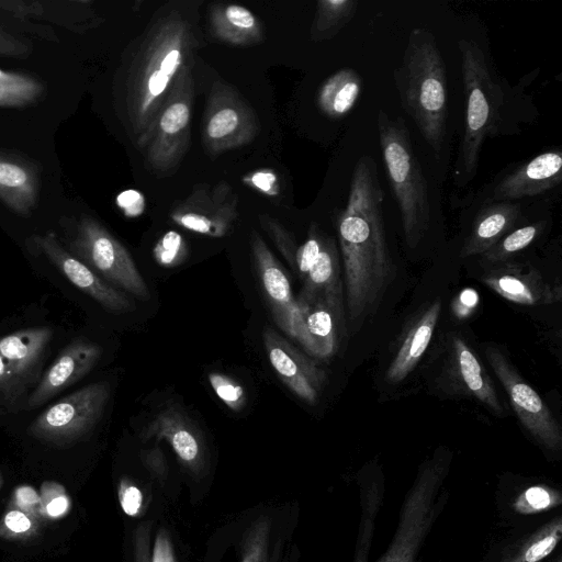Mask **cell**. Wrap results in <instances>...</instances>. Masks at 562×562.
<instances>
[{"label": "cell", "instance_id": "obj_9", "mask_svg": "<svg viewBox=\"0 0 562 562\" xmlns=\"http://www.w3.org/2000/svg\"><path fill=\"white\" fill-rule=\"evenodd\" d=\"M110 396L109 384L95 382L47 407L31 424V436L58 446L87 436L99 422Z\"/></svg>", "mask_w": 562, "mask_h": 562}, {"label": "cell", "instance_id": "obj_23", "mask_svg": "<svg viewBox=\"0 0 562 562\" xmlns=\"http://www.w3.org/2000/svg\"><path fill=\"white\" fill-rule=\"evenodd\" d=\"M522 222V204L519 201L482 202L460 256L483 255Z\"/></svg>", "mask_w": 562, "mask_h": 562}, {"label": "cell", "instance_id": "obj_1", "mask_svg": "<svg viewBox=\"0 0 562 562\" xmlns=\"http://www.w3.org/2000/svg\"><path fill=\"white\" fill-rule=\"evenodd\" d=\"M383 191L371 157L352 172L346 207L337 221L349 319L362 321L380 302L394 277L382 216Z\"/></svg>", "mask_w": 562, "mask_h": 562}, {"label": "cell", "instance_id": "obj_41", "mask_svg": "<svg viewBox=\"0 0 562 562\" xmlns=\"http://www.w3.org/2000/svg\"><path fill=\"white\" fill-rule=\"evenodd\" d=\"M119 499L126 515L131 517L138 515L143 503V495L137 486L133 485L130 481L122 480L119 486Z\"/></svg>", "mask_w": 562, "mask_h": 562}, {"label": "cell", "instance_id": "obj_12", "mask_svg": "<svg viewBox=\"0 0 562 562\" xmlns=\"http://www.w3.org/2000/svg\"><path fill=\"white\" fill-rule=\"evenodd\" d=\"M170 216L190 232L224 237L237 218V196L226 182H220L212 189L200 186L172 210Z\"/></svg>", "mask_w": 562, "mask_h": 562}, {"label": "cell", "instance_id": "obj_44", "mask_svg": "<svg viewBox=\"0 0 562 562\" xmlns=\"http://www.w3.org/2000/svg\"><path fill=\"white\" fill-rule=\"evenodd\" d=\"M0 8L15 15H37L43 12V7L37 1H0Z\"/></svg>", "mask_w": 562, "mask_h": 562}, {"label": "cell", "instance_id": "obj_11", "mask_svg": "<svg viewBox=\"0 0 562 562\" xmlns=\"http://www.w3.org/2000/svg\"><path fill=\"white\" fill-rule=\"evenodd\" d=\"M484 352L521 425L544 449L560 451L561 427L538 392L522 379L498 347L488 345Z\"/></svg>", "mask_w": 562, "mask_h": 562}, {"label": "cell", "instance_id": "obj_16", "mask_svg": "<svg viewBox=\"0 0 562 562\" xmlns=\"http://www.w3.org/2000/svg\"><path fill=\"white\" fill-rule=\"evenodd\" d=\"M34 244L52 263L79 290L114 313L134 308L133 301L122 291L100 278L85 262L72 256L57 240L54 233L34 236Z\"/></svg>", "mask_w": 562, "mask_h": 562}, {"label": "cell", "instance_id": "obj_13", "mask_svg": "<svg viewBox=\"0 0 562 562\" xmlns=\"http://www.w3.org/2000/svg\"><path fill=\"white\" fill-rule=\"evenodd\" d=\"M447 356L440 372V386L449 394L470 396L496 415L504 406L476 353L459 335L448 337Z\"/></svg>", "mask_w": 562, "mask_h": 562}, {"label": "cell", "instance_id": "obj_31", "mask_svg": "<svg viewBox=\"0 0 562 562\" xmlns=\"http://www.w3.org/2000/svg\"><path fill=\"white\" fill-rule=\"evenodd\" d=\"M547 227V220L519 225L484 252L482 257L485 261L494 265L508 261L514 255L530 246Z\"/></svg>", "mask_w": 562, "mask_h": 562}, {"label": "cell", "instance_id": "obj_25", "mask_svg": "<svg viewBox=\"0 0 562 562\" xmlns=\"http://www.w3.org/2000/svg\"><path fill=\"white\" fill-rule=\"evenodd\" d=\"M316 297H323L333 308L345 314L339 254L335 239L327 235L297 295L305 301Z\"/></svg>", "mask_w": 562, "mask_h": 562}, {"label": "cell", "instance_id": "obj_22", "mask_svg": "<svg viewBox=\"0 0 562 562\" xmlns=\"http://www.w3.org/2000/svg\"><path fill=\"white\" fill-rule=\"evenodd\" d=\"M441 307V299L437 297L422 307L407 323L385 371L389 383L402 382L416 368L431 341Z\"/></svg>", "mask_w": 562, "mask_h": 562}, {"label": "cell", "instance_id": "obj_40", "mask_svg": "<svg viewBox=\"0 0 562 562\" xmlns=\"http://www.w3.org/2000/svg\"><path fill=\"white\" fill-rule=\"evenodd\" d=\"M268 528L265 524L256 527L247 539L241 562H266Z\"/></svg>", "mask_w": 562, "mask_h": 562}, {"label": "cell", "instance_id": "obj_18", "mask_svg": "<svg viewBox=\"0 0 562 562\" xmlns=\"http://www.w3.org/2000/svg\"><path fill=\"white\" fill-rule=\"evenodd\" d=\"M482 282L507 301L521 305H549L561 301L560 284L547 282L528 263H496L481 278Z\"/></svg>", "mask_w": 562, "mask_h": 562}, {"label": "cell", "instance_id": "obj_15", "mask_svg": "<svg viewBox=\"0 0 562 562\" xmlns=\"http://www.w3.org/2000/svg\"><path fill=\"white\" fill-rule=\"evenodd\" d=\"M262 340L271 367L280 380L299 398L314 405L325 384L324 370L271 327L263 330Z\"/></svg>", "mask_w": 562, "mask_h": 562}, {"label": "cell", "instance_id": "obj_32", "mask_svg": "<svg viewBox=\"0 0 562 562\" xmlns=\"http://www.w3.org/2000/svg\"><path fill=\"white\" fill-rule=\"evenodd\" d=\"M43 86L35 78L0 68V106L22 108L37 101Z\"/></svg>", "mask_w": 562, "mask_h": 562}, {"label": "cell", "instance_id": "obj_29", "mask_svg": "<svg viewBox=\"0 0 562 562\" xmlns=\"http://www.w3.org/2000/svg\"><path fill=\"white\" fill-rule=\"evenodd\" d=\"M562 536V519L554 517L509 551L504 562H541L553 552Z\"/></svg>", "mask_w": 562, "mask_h": 562}, {"label": "cell", "instance_id": "obj_39", "mask_svg": "<svg viewBox=\"0 0 562 562\" xmlns=\"http://www.w3.org/2000/svg\"><path fill=\"white\" fill-rule=\"evenodd\" d=\"M261 224L271 236L279 251L286 259L289 265L293 268L294 255L297 247L295 246L291 235L278 221L268 215H263L261 217Z\"/></svg>", "mask_w": 562, "mask_h": 562}, {"label": "cell", "instance_id": "obj_43", "mask_svg": "<svg viewBox=\"0 0 562 562\" xmlns=\"http://www.w3.org/2000/svg\"><path fill=\"white\" fill-rule=\"evenodd\" d=\"M14 503L20 509L29 512L40 510L41 498L37 492L27 485L19 486L14 493Z\"/></svg>", "mask_w": 562, "mask_h": 562}, {"label": "cell", "instance_id": "obj_3", "mask_svg": "<svg viewBox=\"0 0 562 562\" xmlns=\"http://www.w3.org/2000/svg\"><path fill=\"white\" fill-rule=\"evenodd\" d=\"M394 82L403 109L439 156L447 136V74L431 32L419 27L411 32Z\"/></svg>", "mask_w": 562, "mask_h": 562}, {"label": "cell", "instance_id": "obj_38", "mask_svg": "<svg viewBox=\"0 0 562 562\" xmlns=\"http://www.w3.org/2000/svg\"><path fill=\"white\" fill-rule=\"evenodd\" d=\"M37 525L21 509H11L0 521V537L7 539H27L36 533Z\"/></svg>", "mask_w": 562, "mask_h": 562}, {"label": "cell", "instance_id": "obj_48", "mask_svg": "<svg viewBox=\"0 0 562 562\" xmlns=\"http://www.w3.org/2000/svg\"><path fill=\"white\" fill-rule=\"evenodd\" d=\"M553 562H562L561 561V558L559 557L557 560H554Z\"/></svg>", "mask_w": 562, "mask_h": 562}, {"label": "cell", "instance_id": "obj_6", "mask_svg": "<svg viewBox=\"0 0 562 562\" xmlns=\"http://www.w3.org/2000/svg\"><path fill=\"white\" fill-rule=\"evenodd\" d=\"M450 461V452L440 450L419 465L404 497L390 546L375 562H418L419 552L446 502L443 483Z\"/></svg>", "mask_w": 562, "mask_h": 562}, {"label": "cell", "instance_id": "obj_10", "mask_svg": "<svg viewBox=\"0 0 562 562\" xmlns=\"http://www.w3.org/2000/svg\"><path fill=\"white\" fill-rule=\"evenodd\" d=\"M259 132L252 108L229 85L216 80L209 93L203 115L202 140L213 156L245 146Z\"/></svg>", "mask_w": 562, "mask_h": 562}, {"label": "cell", "instance_id": "obj_5", "mask_svg": "<svg viewBox=\"0 0 562 562\" xmlns=\"http://www.w3.org/2000/svg\"><path fill=\"white\" fill-rule=\"evenodd\" d=\"M459 49L465 95V121L453 177L458 187H464L476 176L485 138L496 133L503 95L480 46L475 42L462 38L459 41Z\"/></svg>", "mask_w": 562, "mask_h": 562}, {"label": "cell", "instance_id": "obj_27", "mask_svg": "<svg viewBox=\"0 0 562 562\" xmlns=\"http://www.w3.org/2000/svg\"><path fill=\"white\" fill-rule=\"evenodd\" d=\"M210 29L217 40L233 46H248L262 40L259 19L247 8L218 3L210 10Z\"/></svg>", "mask_w": 562, "mask_h": 562}, {"label": "cell", "instance_id": "obj_17", "mask_svg": "<svg viewBox=\"0 0 562 562\" xmlns=\"http://www.w3.org/2000/svg\"><path fill=\"white\" fill-rule=\"evenodd\" d=\"M344 316L323 297L308 301L295 297L291 338L311 356L327 360L337 349Z\"/></svg>", "mask_w": 562, "mask_h": 562}, {"label": "cell", "instance_id": "obj_26", "mask_svg": "<svg viewBox=\"0 0 562 562\" xmlns=\"http://www.w3.org/2000/svg\"><path fill=\"white\" fill-rule=\"evenodd\" d=\"M143 436L165 439L172 447L178 458L194 464L201 456V445L190 419L177 407L170 406L160 411L147 425Z\"/></svg>", "mask_w": 562, "mask_h": 562}, {"label": "cell", "instance_id": "obj_30", "mask_svg": "<svg viewBox=\"0 0 562 562\" xmlns=\"http://www.w3.org/2000/svg\"><path fill=\"white\" fill-rule=\"evenodd\" d=\"M357 0H319L311 27L313 40L322 41L336 35L355 15Z\"/></svg>", "mask_w": 562, "mask_h": 562}, {"label": "cell", "instance_id": "obj_35", "mask_svg": "<svg viewBox=\"0 0 562 562\" xmlns=\"http://www.w3.org/2000/svg\"><path fill=\"white\" fill-rule=\"evenodd\" d=\"M325 236L326 235L317 225L312 224L308 229L306 240L296 248L293 269L297 272L302 280L306 278L312 266L314 265L322 249Z\"/></svg>", "mask_w": 562, "mask_h": 562}, {"label": "cell", "instance_id": "obj_7", "mask_svg": "<svg viewBox=\"0 0 562 562\" xmlns=\"http://www.w3.org/2000/svg\"><path fill=\"white\" fill-rule=\"evenodd\" d=\"M68 245L72 256L110 285L149 300L148 286L128 250L97 220L82 215Z\"/></svg>", "mask_w": 562, "mask_h": 562}, {"label": "cell", "instance_id": "obj_33", "mask_svg": "<svg viewBox=\"0 0 562 562\" xmlns=\"http://www.w3.org/2000/svg\"><path fill=\"white\" fill-rule=\"evenodd\" d=\"M562 495L549 485L537 484L521 491L513 502V508L520 515H535L559 507Z\"/></svg>", "mask_w": 562, "mask_h": 562}, {"label": "cell", "instance_id": "obj_19", "mask_svg": "<svg viewBox=\"0 0 562 562\" xmlns=\"http://www.w3.org/2000/svg\"><path fill=\"white\" fill-rule=\"evenodd\" d=\"M53 334L50 327H34L0 338V355L15 398L37 378Z\"/></svg>", "mask_w": 562, "mask_h": 562}, {"label": "cell", "instance_id": "obj_2", "mask_svg": "<svg viewBox=\"0 0 562 562\" xmlns=\"http://www.w3.org/2000/svg\"><path fill=\"white\" fill-rule=\"evenodd\" d=\"M178 11L159 18L140 45L127 77L126 110L136 144L143 149L180 71L192 64L195 41Z\"/></svg>", "mask_w": 562, "mask_h": 562}, {"label": "cell", "instance_id": "obj_14", "mask_svg": "<svg viewBox=\"0 0 562 562\" xmlns=\"http://www.w3.org/2000/svg\"><path fill=\"white\" fill-rule=\"evenodd\" d=\"M562 181V151L550 149L496 178L482 202L519 201L542 194Z\"/></svg>", "mask_w": 562, "mask_h": 562}, {"label": "cell", "instance_id": "obj_4", "mask_svg": "<svg viewBox=\"0 0 562 562\" xmlns=\"http://www.w3.org/2000/svg\"><path fill=\"white\" fill-rule=\"evenodd\" d=\"M378 132L389 181L401 212L405 241L413 248L422 241L431 225L429 186L403 120H392L380 110Z\"/></svg>", "mask_w": 562, "mask_h": 562}, {"label": "cell", "instance_id": "obj_37", "mask_svg": "<svg viewBox=\"0 0 562 562\" xmlns=\"http://www.w3.org/2000/svg\"><path fill=\"white\" fill-rule=\"evenodd\" d=\"M209 382L215 394L232 411H240L246 403L244 387L229 376L212 372L209 374Z\"/></svg>", "mask_w": 562, "mask_h": 562}, {"label": "cell", "instance_id": "obj_21", "mask_svg": "<svg viewBox=\"0 0 562 562\" xmlns=\"http://www.w3.org/2000/svg\"><path fill=\"white\" fill-rule=\"evenodd\" d=\"M251 254L272 317L280 329L291 337L295 297L282 266L257 233L251 234Z\"/></svg>", "mask_w": 562, "mask_h": 562}, {"label": "cell", "instance_id": "obj_34", "mask_svg": "<svg viewBox=\"0 0 562 562\" xmlns=\"http://www.w3.org/2000/svg\"><path fill=\"white\" fill-rule=\"evenodd\" d=\"M189 250L183 237L175 231L165 233L153 248L156 262L165 268H175L188 257Z\"/></svg>", "mask_w": 562, "mask_h": 562}, {"label": "cell", "instance_id": "obj_20", "mask_svg": "<svg viewBox=\"0 0 562 562\" xmlns=\"http://www.w3.org/2000/svg\"><path fill=\"white\" fill-rule=\"evenodd\" d=\"M101 357L99 345L78 338L67 345L46 370L29 396L27 407L34 408L47 402L64 389L83 378Z\"/></svg>", "mask_w": 562, "mask_h": 562}, {"label": "cell", "instance_id": "obj_47", "mask_svg": "<svg viewBox=\"0 0 562 562\" xmlns=\"http://www.w3.org/2000/svg\"><path fill=\"white\" fill-rule=\"evenodd\" d=\"M2 483H3V479H2V475L0 473V487L2 486Z\"/></svg>", "mask_w": 562, "mask_h": 562}, {"label": "cell", "instance_id": "obj_8", "mask_svg": "<svg viewBox=\"0 0 562 562\" xmlns=\"http://www.w3.org/2000/svg\"><path fill=\"white\" fill-rule=\"evenodd\" d=\"M191 65H187L176 78L143 148L147 166L155 171L176 169L189 148L194 90Z\"/></svg>", "mask_w": 562, "mask_h": 562}, {"label": "cell", "instance_id": "obj_24", "mask_svg": "<svg viewBox=\"0 0 562 562\" xmlns=\"http://www.w3.org/2000/svg\"><path fill=\"white\" fill-rule=\"evenodd\" d=\"M38 175L26 159L0 151V200L14 213L26 216L38 198Z\"/></svg>", "mask_w": 562, "mask_h": 562}, {"label": "cell", "instance_id": "obj_42", "mask_svg": "<svg viewBox=\"0 0 562 562\" xmlns=\"http://www.w3.org/2000/svg\"><path fill=\"white\" fill-rule=\"evenodd\" d=\"M27 53V46L13 35L4 31L0 24V56H23Z\"/></svg>", "mask_w": 562, "mask_h": 562}, {"label": "cell", "instance_id": "obj_46", "mask_svg": "<svg viewBox=\"0 0 562 562\" xmlns=\"http://www.w3.org/2000/svg\"><path fill=\"white\" fill-rule=\"evenodd\" d=\"M277 178L269 170L258 171L251 176L252 186L257 187L263 192H271L276 187Z\"/></svg>", "mask_w": 562, "mask_h": 562}, {"label": "cell", "instance_id": "obj_45", "mask_svg": "<svg viewBox=\"0 0 562 562\" xmlns=\"http://www.w3.org/2000/svg\"><path fill=\"white\" fill-rule=\"evenodd\" d=\"M151 562H176L172 546L164 530L156 538Z\"/></svg>", "mask_w": 562, "mask_h": 562}, {"label": "cell", "instance_id": "obj_28", "mask_svg": "<svg viewBox=\"0 0 562 562\" xmlns=\"http://www.w3.org/2000/svg\"><path fill=\"white\" fill-rule=\"evenodd\" d=\"M362 90V78L351 68L330 75L319 87L317 104L330 119H340L355 106Z\"/></svg>", "mask_w": 562, "mask_h": 562}, {"label": "cell", "instance_id": "obj_36", "mask_svg": "<svg viewBox=\"0 0 562 562\" xmlns=\"http://www.w3.org/2000/svg\"><path fill=\"white\" fill-rule=\"evenodd\" d=\"M40 513L48 518H59L68 513L70 498L63 485L57 482H45L41 486Z\"/></svg>", "mask_w": 562, "mask_h": 562}]
</instances>
